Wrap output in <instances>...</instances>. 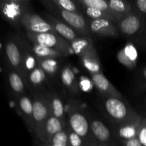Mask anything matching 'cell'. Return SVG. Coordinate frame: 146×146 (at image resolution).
Segmentation results:
<instances>
[{
	"label": "cell",
	"instance_id": "6da1fadb",
	"mask_svg": "<svg viewBox=\"0 0 146 146\" xmlns=\"http://www.w3.org/2000/svg\"><path fill=\"white\" fill-rule=\"evenodd\" d=\"M120 36L129 38L140 46L146 47V20L133 11L116 23Z\"/></svg>",
	"mask_w": 146,
	"mask_h": 146
},
{
	"label": "cell",
	"instance_id": "7a4b0ae2",
	"mask_svg": "<svg viewBox=\"0 0 146 146\" xmlns=\"http://www.w3.org/2000/svg\"><path fill=\"white\" fill-rule=\"evenodd\" d=\"M102 105L106 115L113 125L126 122L139 114L124 100L120 98H104Z\"/></svg>",
	"mask_w": 146,
	"mask_h": 146
},
{
	"label": "cell",
	"instance_id": "3957f363",
	"mask_svg": "<svg viewBox=\"0 0 146 146\" xmlns=\"http://www.w3.org/2000/svg\"><path fill=\"white\" fill-rule=\"evenodd\" d=\"M68 126L84 140L87 146L98 145L91 133L89 119L78 107L72 106L68 110Z\"/></svg>",
	"mask_w": 146,
	"mask_h": 146
},
{
	"label": "cell",
	"instance_id": "277c9868",
	"mask_svg": "<svg viewBox=\"0 0 146 146\" xmlns=\"http://www.w3.org/2000/svg\"><path fill=\"white\" fill-rule=\"evenodd\" d=\"M30 10L31 6L28 0H0V15L17 29L21 27V17Z\"/></svg>",
	"mask_w": 146,
	"mask_h": 146
},
{
	"label": "cell",
	"instance_id": "5b68a950",
	"mask_svg": "<svg viewBox=\"0 0 146 146\" xmlns=\"http://www.w3.org/2000/svg\"><path fill=\"white\" fill-rule=\"evenodd\" d=\"M41 3L50 12L56 15L58 19L66 23L74 31H76L80 36L90 37L91 32L88 27V19L83 14L60 9L46 4L43 0L41 1Z\"/></svg>",
	"mask_w": 146,
	"mask_h": 146
},
{
	"label": "cell",
	"instance_id": "8992f818",
	"mask_svg": "<svg viewBox=\"0 0 146 146\" xmlns=\"http://www.w3.org/2000/svg\"><path fill=\"white\" fill-rule=\"evenodd\" d=\"M26 35L31 44L57 50L62 53L65 57H68L73 53L70 43L56 33L35 34L26 32Z\"/></svg>",
	"mask_w": 146,
	"mask_h": 146
},
{
	"label": "cell",
	"instance_id": "52a82bcc",
	"mask_svg": "<svg viewBox=\"0 0 146 146\" xmlns=\"http://www.w3.org/2000/svg\"><path fill=\"white\" fill-rule=\"evenodd\" d=\"M33 106L34 134L44 143L45 124L51 115L49 105L46 94L36 93L33 98Z\"/></svg>",
	"mask_w": 146,
	"mask_h": 146
},
{
	"label": "cell",
	"instance_id": "ba28073f",
	"mask_svg": "<svg viewBox=\"0 0 146 146\" xmlns=\"http://www.w3.org/2000/svg\"><path fill=\"white\" fill-rule=\"evenodd\" d=\"M21 26L25 29L26 32L35 34L56 33L52 26L46 19L41 17L32 10L27 11L23 15L21 19Z\"/></svg>",
	"mask_w": 146,
	"mask_h": 146
},
{
	"label": "cell",
	"instance_id": "9c48e42d",
	"mask_svg": "<svg viewBox=\"0 0 146 146\" xmlns=\"http://www.w3.org/2000/svg\"><path fill=\"white\" fill-rule=\"evenodd\" d=\"M5 53L11 69L18 72L25 82L22 69V48L18 37L11 38L6 41Z\"/></svg>",
	"mask_w": 146,
	"mask_h": 146
},
{
	"label": "cell",
	"instance_id": "30bf717a",
	"mask_svg": "<svg viewBox=\"0 0 146 146\" xmlns=\"http://www.w3.org/2000/svg\"><path fill=\"white\" fill-rule=\"evenodd\" d=\"M142 118L141 115L138 114L126 122L113 125V134L115 139L121 143L123 141L137 138Z\"/></svg>",
	"mask_w": 146,
	"mask_h": 146
},
{
	"label": "cell",
	"instance_id": "8fae6325",
	"mask_svg": "<svg viewBox=\"0 0 146 146\" xmlns=\"http://www.w3.org/2000/svg\"><path fill=\"white\" fill-rule=\"evenodd\" d=\"M91 133L98 145L105 146H117L115 137L111 134L108 127L100 120L90 118Z\"/></svg>",
	"mask_w": 146,
	"mask_h": 146
},
{
	"label": "cell",
	"instance_id": "7c38bea8",
	"mask_svg": "<svg viewBox=\"0 0 146 146\" xmlns=\"http://www.w3.org/2000/svg\"><path fill=\"white\" fill-rule=\"evenodd\" d=\"M91 81L104 98H117L124 100L121 93L110 82L103 73L91 74Z\"/></svg>",
	"mask_w": 146,
	"mask_h": 146
},
{
	"label": "cell",
	"instance_id": "4fadbf2b",
	"mask_svg": "<svg viewBox=\"0 0 146 146\" xmlns=\"http://www.w3.org/2000/svg\"><path fill=\"white\" fill-rule=\"evenodd\" d=\"M88 27L91 34L103 37H118L119 31L116 25L106 19H88Z\"/></svg>",
	"mask_w": 146,
	"mask_h": 146
},
{
	"label": "cell",
	"instance_id": "5bb4252c",
	"mask_svg": "<svg viewBox=\"0 0 146 146\" xmlns=\"http://www.w3.org/2000/svg\"><path fill=\"white\" fill-rule=\"evenodd\" d=\"M17 99L19 113L27 124L30 132L34 133L33 101L26 94L17 97Z\"/></svg>",
	"mask_w": 146,
	"mask_h": 146
},
{
	"label": "cell",
	"instance_id": "9a60e30c",
	"mask_svg": "<svg viewBox=\"0 0 146 146\" xmlns=\"http://www.w3.org/2000/svg\"><path fill=\"white\" fill-rule=\"evenodd\" d=\"M45 17L46 20L52 26L55 32L69 43L81 36L76 31L56 17L47 14H45Z\"/></svg>",
	"mask_w": 146,
	"mask_h": 146
},
{
	"label": "cell",
	"instance_id": "2e32d148",
	"mask_svg": "<svg viewBox=\"0 0 146 146\" xmlns=\"http://www.w3.org/2000/svg\"><path fill=\"white\" fill-rule=\"evenodd\" d=\"M19 40L22 48V69L26 85L27 86V76L30 72L38 66V60L36 56L33 54L31 47L27 46V44L21 38H19Z\"/></svg>",
	"mask_w": 146,
	"mask_h": 146
},
{
	"label": "cell",
	"instance_id": "e0dca14e",
	"mask_svg": "<svg viewBox=\"0 0 146 146\" xmlns=\"http://www.w3.org/2000/svg\"><path fill=\"white\" fill-rule=\"evenodd\" d=\"M45 94L48 99L51 115L58 118L64 123L68 125V121L66 120L65 108L61 98L55 93L48 92Z\"/></svg>",
	"mask_w": 146,
	"mask_h": 146
},
{
	"label": "cell",
	"instance_id": "ac0fdd59",
	"mask_svg": "<svg viewBox=\"0 0 146 146\" xmlns=\"http://www.w3.org/2000/svg\"><path fill=\"white\" fill-rule=\"evenodd\" d=\"M60 80L64 88L72 94H78L79 91L78 81L72 68L68 65H65L60 70Z\"/></svg>",
	"mask_w": 146,
	"mask_h": 146
},
{
	"label": "cell",
	"instance_id": "d6986e66",
	"mask_svg": "<svg viewBox=\"0 0 146 146\" xmlns=\"http://www.w3.org/2000/svg\"><path fill=\"white\" fill-rule=\"evenodd\" d=\"M118 59L120 63L128 69L135 68L138 61V52L132 44H128L118 52Z\"/></svg>",
	"mask_w": 146,
	"mask_h": 146
},
{
	"label": "cell",
	"instance_id": "ffe728a7",
	"mask_svg": "<svg viewBox=\"0 0 146 146\" xmlns=\"http://www.w3.org/2000/svg\"><path fill=\"white\" fill-rule=\"evenodd\" d=\"M79 58L83 66L88 71L91 75L102 72L101 61L96 48Z\"/></svg>",
	"mask_w": 146,
	"mask_h": 146
},
{
	"label": "cell",
	"instance_id": "44dd1931",
	"mask_svg": "<svg viewBox=\"0 0 146 146\" xmlns=\"http://www.w3.org/2000/svg\"><path fill=\"white\" fill-rule=\"evenodd\" d=\"M68 126L61 120L53 115H50L47 120L44 128V142L43 144H47L50 140L61 131H64Z\"/></svg>",
	"mask_w": 146,
	"mask_h": 146
},
{
	"label": "cell",
	"instance_id": "7402d4cb",
	"mask_svg": "<svg viewBox=\"0 0 146 146\" xmlns=\"http://www.w3.org/2000/svg\"><path fill=\"white\" fill-rule=\"evenodd\" d=\"M110 9L118 20L133 12V5L127 0H107Z\"/></svg>",
	"mask_w": 146,
	"mask_h": 146
},
{
	"label": "cell",
	"instance_id": "603a6c76",
	"mask_svg": "<svg viewBox=\"0 0 146 146\" xmlns=\"http://www.w3.org/2000/svg\"><path fill=\"white\" fill-rule=\"evenodd\" d=\"M70 44H71L73 53L76 54L78 57L82 56L84 54L95 49L94 43L91 37L88 36H81L74 41H71Z\"/></svg>",
	"mask_w": 146,
	"mask_h": 146
},
{
	"label": "cell",
	"instance_id": "cb8c5ba5",
	"mask_svg": "<svg viewBox=\"0 0 146 146\" xmlns=\"http://www.w3.org/2000/svg\"><path fill=\"white\" fill-rule=\"evenodd\" d=\"M8 82L11 91L17 97L25 94L26 84L21 76L14 70L11 69L8 73Z\"/></svg>",
	"mask_w": 146,
	"mask_h": 146
},
{
	"label": "cell",
	"instance_id": "d4e9b609",
	"mask_svg": "<svg viewBox=\"0 0 146 146\" xmlns=\"http://www.w3.org/2000/svg\"><path fill=\"white\" fill-rule=\"evenodd\" d=\"M38 66L50 78H54L60 72L59 61L57 58H37Z\"/></svg>",
	"mask_w": 146,
	"mask_h": 146
},
{
	"label": "cell",
	"instance_id": "484cf974",
	"mask_svg": "<svg viewBox=\"0 0 146 146\" xmlns=\"http://www.w3.org/2000/svg\"><path fill=\"white\" fill-rule=\"evenodd\" d=\"M43 1L46 4L60 9L83 14L82 9L81 6L76 1V0L74 1V0H43Z\"/></svg>",
	"mask_w": 146,
	"mask_h": 146
},
{
	"label": "cell",
	"instance_id": "4316f807",
	"mask_svg": "<svg viewBox=\"0 0 146 146\" xmlns=\"http://www.w3.org/2000/svg\"><path fill=\"white\" fill-rule=\"evenodd\" d=\"M31 49L37 58H59L65 57L62 53L57 50L32 44Z\"/></svg>",
	"mask_w": 146,
	"mask_h": 146
},
{
	"label": "cell",
	"instance_id": "83f0119b",
	"mask_svg": "<svg viewBox=\"0 0 146 146\" xmlns=\"http://www.w3.org/2000/svg\"><path fill=\"white\" fill-rule=\"evenodd\" d=\"M77 3L81 7H90V8H95L99 9L115 19L117 21H118V18L115 17L110 9L107 0H76Z\"/></svg>",
	"mask_w": 146,
	"mask_h": 146
},
{
	"label": "cell",
	"instance_id": "f1b7e54d",
	"mask_svg": "<svg viewBox=\"0 0 146 146\" xmlns=\"http://www.w3.org/2000/svg\"><path fill=\"white\" fill-rule=\"evenodd\" d=\"M48 76L46 73L38 66L34 68L27 76V85L32 86L35 88H41L45 84Z\"/></svg>",
	"mask_w": 146,
	"mask_h": 146
},
{
	"label": "cell",
	"instance_id": "f546056e",
	"mask_svg": "<svg viewBox=\"0 0 146 146\" xmlns=\"http://www.w3.org/2000/svg\"><path fill=\"white\" fill-rule=\"evenodd\" d=\"M82 9L83 14L84 17H86L89 20H95V19H106L111 21L113 24H116L118 21L115 19L110 17L108 14L104 11H101L99 9H97L95 8H90V7H81Z\"/></svg>",
	"mask_w": 146,
	"mask_h": 146
},
{
	"label": "cell",
	"instance_id": "4dcf8cb0",
	"mask_svg": "<svg viewBox=\"0 0 146 146\" xmlns=\"http://www.w3.org/2000/svg\"><path fill=\"white\" fill-rule=\"evenodd\" d=\"M47 146H70L66 130L56 134L47 144Z\"/></svg>",
	"mask_w": 146,
	"mask_h": 146
},
{
	"label": "cell",
	"instance_id": "1f68e13d",
	"mask_svg": "<svg viewBox=\"0 0 146 146\" xmlns=\"http://www.w3.org/2000/svg\"><path fill=\"white\" fill-rule=\"evenodd\" d=\"M68 136V143L70 146H87L84 140L78 135L71 131L68 126L66 128Z\"/></svg>",
	"mask_w": 146,
	"mask_h": 146
},
{
	"label": "cell",
	"instance_id": "d6a6232c",
	"mask_svg": "<svg viewBox=\"0 0 146 146\" xmlns=\"http://www.w3.org/2000/svg\"><path fill=\"white\" fill-rule=\"evenodd\" d=\"M133 5V11L139 14L146 20V0H134L131 1Z\"/></svg>",
	"mask_w": 146,
	"mask_h": 146
},
{
	"label": "cell",
	"instance_id": "836d02e7",
	"mask_svg": "<svg viewBox=\"0 0 146 146\" xmlns=\"http://www.w3.org/2000/svg\"><path fill=\"white\" fill-rule=\"evenodd\" d=\"M137 138L143 146H146V118L141 120Z\"/></svg>",
	"mask_w": 146,
	"mask_h": 146
},
{
	"label": "cell",
	"instance_id": "e575fe53",
	"mask_svg": "<svg viewBox=\"0 0 146 146\" xmlns=\"http://www.w3.org/2000/svg\"><path fill=\"white\" fill-rule=\"evenodd\" d=\"M137 80L138 88L141 89H146V66L143 67L138 73Z\"/></svg>",
	"mask_w": 146,
	"mask_h": 146
},
{
	"label": "cell",
	"instance_id": "d590c367",
	"mask_svg": "<svg viewBox=\"0 0 146 146\" xmlns=\"http://www.w3.org/2000/svg\"><path fill=\"white\" fill-rule=\"evenodd\" d=\"M121 145L122 146H143L142 144L141 143V142L138 141V138H133V139L129 140V141L121 142Z\"/></svg>",
	"mask_w": 146,
	"mask_h": 146
},
{
	"label": "cell",
	"instance_id": "8d00e7d4",
	"mask_svg": "<svg viewBox=\"0 0 146 146\" xmlns=\"http://www.w3.org/2000/svg\"><path fill=\"white\" fill-rule=\"evenodd\" d=\"M41 146H47V145H46V144H43V145Z\"/></svg>",
	"mask_w": 146,
	"mask_h": 146
},
{
	"label": "cell",
	"instance_id": "74e56055",
	"mask_svg": "<svg viewBox=\"0 0 146 146\" xmlns=\"http://www.w3.org/2000/svg\"><path fill=\"white\" fill-rule=\"evenodd\" d=\"M98 146H105V145H98Z\"/></svg>",
	"mask_w": 146,
	"mask_h": 146
},
{
	"label": "cell",
	"instance_id": "f35d334b",
	"mask_svg": "<svg viewBox=\"0 0 146 146\" xmlns=\"http://www.w3.org/2000/svg\"><path fill=\"white\" fill-rule=\"evenodd\" d=\"M0 49H1V44H0Z\"/></svg>",
	"mask_w": 146,
	"mask_h": 146
}]
</instances>
